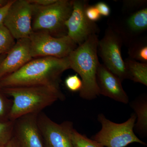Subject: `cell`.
Returning a JSON list of instances; mask_svg holds the SVG:
<instances>
[{"label": "cell", "mask_w": 147, "mask_h": 147, "mask_svg": "<svg viewBox=\"0 0 147 147\" xmlns=\"http://www.w3.org/2000/svg\"><path fill=\"white\" fill-rule=\"evenodd\" d=\"M29 38L33 58H66L78 47L67 35L55 37L45 32H33Z\"/></svg>", "instance_id": "cell-6"}, {"label": "cell", "mask_w": 147, "mask_h": 147, "mask_svg": "<svg viewBox=\"0 0 147 147\" xmlns=\"http://www.w3.org/2000/svg\"><path fill=\"white\" fill-rule=\"evenodd\" d=\"M95 6L101 16H108L110 15L111 10L110 7L106 3L99 2Z\"/></svg>", "instance_id": "cell-25"}, {"label": "cell", "mask_w": 147, "mask_h": 147, "mask_svg": "<svg viewBox=\"0 0 147 147\" xmlns=\"http://www.w3.org/2000/svg\"><path fill=\"white\" fill-rule=\"evenodd\" d=\"M32 5L33 31L45 32L55 37L67 35L65 23L73 9V1L57 0L44 6Z\"/></svg>", "instance_id": "cell-4"}, {"label": "cell", "mask_w": 147, "mask_h": 147, "mask_svg": "<svg viewBox=\"0 0 147 147\" xmlns=\"http://www.w3.org/2000/svg\"><path fill=\"white\" fill-rule=\"evenodd\" d=\"M130 59L147 63V43L146 38L140 37L128 46Z\"/></svg>", "instance_id": "cell-17"}, {"label": "cell", "mask_w": 147, "mask_h": 147, "mask_svg": "<svg viewBox=\"0 0 147 147\" xmlns=\"http://www.w3.org/2000/svg\"><path fill=\"white\" fill-rule=\"evenodd\" d=\"M85 14L90 21L94 23L98 21L101 16L95 6L89 5L87 6L86 9Z\"/></svg>", "instance_id": "cell-24"}, {"label": "cell", "mask_w": 147, "mask_h": 147, "mask_svg": "<svg viewBox=\"0 0 147 147\" xmlns=\"http://www.w3.org/2000/svg\"><path fill=\"white\" fill-rule=\"evenodd\" d=\"M6 55H0V63H1V62L3 60V59H4V58L5 57Z\"/></svg>", "instance_id": "cell-30"}, {"label": "cell", "mask_w": 147, "mask_h": 147, "mask_svg": "<svg viewBox=\"0 0 147 147\" xmlns=\"http://www.w3.org/2000/svg\"><path fill=\"white\" fill-rule=\"evenodd\" d=\"M15 40L3 24L0 25V55L7 54L15 45Z\"/></svg>", "instance_id": "cell-18"}, {"label": "cell", "mask_w": 147, "mask_h": 147, "mask_svg": "<svg viewBox=\"0 0 147 147\" xmlns=\"http://www.w3.org/2000/svg\"><path fill=\"white\" fill-rule=\"evenodd\" d=\"M7 96L0 89V121H9L12 100L9 99Z\"/></svg>", "instance_id": "cell-21"}, {"label": "cell", "mask_w": 147, "mask_h": 147, "mask_svg": "<svg viewBox=\"0 0 147 147\" xmlns=\"http://www.w3.org/2000/svg\"><path fill=\"white\" fill-rule=\"evenodd\" d=\"M123 42L121 36L109 26L104 36L98 40V54L108 70L118 77L122 82L128 79L125 63L121 55Z\"/></svg>", "instance_id": "cell-7"}, {"label": "cell", "mask_w": 147, "mask_h": 147, "mask_svg": "<svg viewBox=\"0 0 147 147\" xmlns=\"http://www.w3.org/2000/svg\"><path fill=\"white\" fill-rule=\"evenodd\" d=\"M37 122L44 147H74L71 139L72 122L57 123L42 112L38 115Z\"/></svg>", "instance_id": "cell-10"}, {"label": "cell", "mask_w": 147, "mask_h": 147, "mask_svg": "<svg viewBox=\"0 0 147 147\" xmlns=\"http://www.w3.org/2000/svg\"><path fill=\"white\" fill-rule=\"evenodd\" d=\"M3 147H19L17 141L15 137L13 136L6 144Z\"/></svg>", "instance_id": "cell-28"}, {"label": "cell", "mask_w": 147, "mask_h": 147, "mask_svg": "<svg viewBox=\"0 0 147 147\" xmlns=\"http://www.w3.org/2000/svg\"><path fill=\"white\" fill-rule=\"evenodd\" d=\"M14 121H0V146L6 144L13 136Z\"/></svg>", "instance_id": "cell-20"}, {"label": "cell", "mask_w": 147, "mask_h": 147, "mask_svg": "<svg viewBox=\"0 0 147 147\" xmlns=\"http://www.w3.org/2000/svg\"><path fill=\"white\" fill-rule=\"evenodd\" d=\"M128 79L147 86V63L140 62L130 58L125 61Z\"/></svg>", "instance_id": "cell-16"}, {"label": "cell", "mask_w": 147, "mask_h": 147, "mask_svg": "<svg viewBox=\"0 0 147 147\" xmlns=\"http://www.w3.org/2000/svg\"><path fill=\"white\" fill-rule=\"evenodd\" d=\"M109 26L118 34L123 44L128 46L146 31L147 8L134 11L125 18L114 21Z\"/></svg>", "instance_id": "cell-11"}, {"label": "cell", "mask_w": 147, "mask_h": 147, "mask_svg": "<svg viewBox=\"0 0 147 147\" xmlns=\"http://www.w3.org/2000/svg\"><path fill=\"white\" fill-rule=\"evenodd\" d=\"M68 58H33L16 72L0 80V88L44 85L60 87L61 77L69 69Z\"/></svg>", "instance_id": "cell-1"}, {"label": "cell", "mask_w": 147, "mask_h": 147, "mask_svg": "<svg viewBox=\"0 0 147 147\" xmlns=\"http://www.w3.org/2000/svg\"><path fill=\"white\" fill-rule=\"evenodd\" d=\"M71 139L74 147H105L86 135L80 134L74 128L71 132Z\"/></svg>", "instance_id": "cell-19"}, {"label": "cell", "mask_w": 147, "mask_h": 147, "mask_svg": "<svg viewBox=\"0 0 147 147\" xmlns=\"http://www.w3.org/2000/svg\"><path fill=\"white\" fill-rule=\"evenodd\" d=\"M14 0H9V2L6 5L0 8V25L3 24L6 15L9 9L12 4Z\"/></svg>", "instance_id": "cell-26"}, {"label": "cell", "mask_w": 147, "mask_h": 147, "mask_svg": "<svg viewBox=\"0 0 147 147\" xmlns=\"http://www.w3.org/2000/svg\"><path fill=\"white\" fill-rule=\"evenodd\" d=\"M38 115L28 114L14 121L13 136L19 147H45L38 124Z\"/></svg>", "instance_id": "cell-12"}, {"label": "cell", "mask_w": 147, "mask_h": 147, "mask_svg": "<svg viewBox=\"0 0 147 147\" xmlns=\"http://www.w3.org/2000/svg\"><path fill=\"white\" fill-rule=\"evenodd\" d=\"M67 88L71 92H80L82 88V82L78 74L69 75L65 81Z\"/></svg>", "instance_id": "cell-22"}, {"label": "cell", "mask_w": 147, "mask_h": 147, "mask_svg": "<svg viewBox=\"0 0 147 147\" xmlns=\"http://www.w3.org/2000/svg\"><path fill=\"white\" fill-rule=\"evenodd\" d=\"M28 1L32 4L44 6L52 4L57 0H28Z\"/></svg>", "instance_id": "cell-27"}, {"label": "cell", "mask_w": 147, "mask_h": 147, "mask_svg": "<svg viewBox=\"0 0 147 147\" xmlns=\"http://www.w3.org/2000/svg\"><path fill=\"white\" fill-rule=\"evenodd\" d=\"M147 1L146 0H126L123 1V8L127 11H136L144 8L146 5Z\"/></svg>", "instance_id": "cell-23"}, {"label": "cell", "mask_w": 147, "mask_h": 147, "mask_svg": "<svg viewBox=\"0 0 147 147\" xmlns=\"http://www.w3.org/2000/svg\"><path fill=\"white\" fill-rule=\"evenodd\" d=\"M33 59L29 38L16 40L15 45L0 63V80L16 72Z\"/></svg>", "instance_id": "cell-13"}, {"label": "cell", "mask_w": 147, "mask_h": 147, "mask_svg": "<svg viewBox=\"0 0 147 147\" xmlns=\"http://www.w3.org/2000/svg\"><path fill=\"white\" fill-rule=\"evenodd\" d=\"M32 5L28 0H14L3 24L16 40L29 38L32 33Z\"/></svg>", "instance_id": "cell-8"}, {"label": "cell", "mask_w": 147, "mask_h": 147, "mask_svg": "<svg viewBox=\"0 0 147 147\" xmlns=\"http://www.w3.org/2000/svg\"><path fill=\"white\" fill-rule=\"evenodd\" d=\"M96 81L100 94L124 104L128 103V96L123 88L122 82L100 63L97 69Z\"/></svg>", "instance_id": "cell-14"}, {"label": "cell", "mask_w": 147, "mask_h": 147, "mask_svg": "<svg viewBox=\"0 0 147 147\" xmlns=\"http://www.w3.org/2000/svg\"><path fill=\"white\" fill-rule=\"evenodd\" d=\"M3 146H0V147H3Z\"/></svg>", "instance_id": "cell-31"}, {"label": "cell", "mask_w": 147, "mask_h": 147, "mask_svg": "<svg viewBox=\"0 0 147 147\" xmlns=\"http://www.w3.org/2000/svg\"><path fill=\"white\" fill-rule=\"evenodd\" d=\"M1 90L12 98L9 115V120L12 121L28 114H38L58 100L63 101L65 99L60 87L34 85L8 87Z\"/></svg>", "instance_id": "cell-2"}, {"label": "cell", "mask_w": 147, "mask_h": 147, "mask_svg": "<svg viewBox=\"0 0 147 147\" xmlns=\"http://www.w3.org/2000/svg\"><path fill=\"white\" fill-rule=\"evenodd\" d=\"M88 5L86 0H73V9L65 23L67 35L78 46L100 32L97 24L90 21L85 14Z\"/></svg>", "instance_id": "cell-9"}, {"label": "cell", "mask_w": 147, "mask_h": 147, "mask_svg": "<svg viewBox=\"0 0 147 147\" xmlns=\"http://www.w3.org/2000/svg\"><path fill=\"white\" fill-rule=\"evenodd\" d=\"M136 119V115L132 113L126 121L117 123L108 119L103 114H99L98 121L102 127L92 138L106 147H125L133 143L146 145V143L140 140L134 133Z\"/></svg>", "instance_id": "cell-5"}, {"label": "cell", "mask_w": 147, "mask_h": 147, "mask_svg": "<svg viewBox=\"0 0 147 147\" xmlns=\"http://www.w3.org/2000/svg\"><path fill=\"white\" fill-rule=\"evenodd\" d=\"M9 1V0H0V8L6 5Z\"/></svg>", "instance_id": "cell-29"}, {"label": "cell", "mask_w": 147, "mask_h": 147, "mask_svg": "<svg viewBox=\"0 0 147 147\" xmlns=\"http://www.w3.org/2000/svg\"><path fill=\"white\" fill-rule=\"evenodd\" d=\"M98 40L97 35H92L67 57L70 69L81 77L83 86L79 96L85 100H93L100 95L96 81L100 64L98 54Z\"/></svg>", "instance_id": "cell-3"}, {"label": "cell", "mask_w": 147, "mask_h": 147, "mask_svg": "<svg viewBox=\"0 0 147 147\" xmlns=\"http://www.w3.org/2000/svg\"><path fill=\"white\" fill-rule=\"evenodd\" d=\"M130 107L134 110L137 117V122L134 129L142 137L147 134V96L144 94L139 96L130 102Z\"/></svg>", "instance_id": "cell-15"}]
</instances>
